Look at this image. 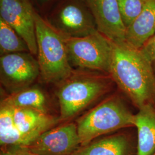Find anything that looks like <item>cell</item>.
Instances as JSON below:
<instances>
[{
	"mask_svg": "<svg viewBox=\"0 0 155 155\" xmlns=\"http://www.w3.org/2000/svg\"><path fill=\"white\" fill-rule=\"evenodd\" d=\"M111 45V78L138 109L155 105V72L148 58L125 41Z\"/></svg>",
	"mask_w": 155,
	"mask_h": 155,
	"instance_id": "cell-1",
	"label": "cell"
},
{
	"mask_svg": "<svg viewBox=\"0 0 155 155\" xmlns=\"http://www.w3.org/2000/svg\"><path fill=\"white\" fill-rule=\"evenodd\" d=\"M35 18L40 78L45 83H61L74 72L68 58L66 36L36 10Z\"/></svg>",
	"mask_w": 155,
	"mask_h": 155,
	"instance_id": "cell-2",
	"label": "cell"
},
{
	"mask_svg": "<svg viewBox=\"0 0 155 155\" xmlns=\"http://www.w3.org/2000/svg\"><path fill=\"white\" fill-rule=\"evenodd\" d=\"M134 124L135 114L116 95L96 106L81 117L76 124L81 147L102 135L122 128L133 127Z\"/></svg>",
	"mask_w": 155,
	"mask_h": 155,
	"instance_id": "cell-3",
	"label": "cell"
},
{
	"mask_svg": "<svg viewBox=\"0 0 155 155\" xmlns=\"http://www.w3.org/2000/svg\"><path fill=\"white\" fill-rule=\"evenodd\" d=\"M61 83L57 91L61 120L77 116L109 89V82L105 77L85 72L74 71Z\"/></svg>",
	"mask_w": 155,
	"mask_h": 155,
	"instance_id": "cell-4",
	"label": "cell"
},
{
	"mask_svg": "<svg viewBox=\"0 0 155 155\" xmlns=\"http://www.w3.org/2000/svg\"><path fill=\"white\" fill-rule=\"evenodd\" d=\"M71 66L109 75L112 55L111 41L97 31L81 38H65Z\"/></svg>",
	"mask_w": 155,
	"mask_h": 155,
	"instance_id": "cell-5",
	"label": "cell"
},
{
	"mask_svg": "<svg viewBox=\"0 0 155 155\" xmlns=\"http://www.w3.org/2000/svg\"><path fill=\"white\" fill-rule=\"evenodd\" d=\"M44 18L66 37L81 38L98 31L92 11L84 0H59Z\"/></svg>",
	"mask_w": 155,
	"mask_h": 155,
	"instance_id": "cell-6",
	"label": "cell"
},
{
	"mask_svg": "<svg viewBox=\"0 0 155 155\" xmlns=\"http://www.w3.org/2000/svg\"><path fill=\"white\" fill-rule=\"evenodd\" d=\"M1 82L12 93L26 89L40 76L37 59L30 52L1 56Z\"/></svg>",
	"mask_w": 155,
	"mask_h": 155,
	"instance_id": "cell-7",
	"label": "cell"
},
{
	"mask_svg": "<svg viewBox=\"0 0 155 155\" xmlns=\"http://www.w3.org/2000/svg\"><path fill=\"white\" fill-rule=\"evenodd\" d=\"M35 12L31 0H0V18L24 40L29 52L37 56Z\"/></svg>",
	"mask_w": 155,
	"mask_h": 155,
	"instance_id": "cell-8",
	"label": "cell"
},
{
	"mask_svg": "<svg viewBox=\"0 0 155 155\" xmlns=\"http://www.w3.org/2000/svg\"><path fill=\"white\" fill-rule=\"evenodd\" d=\"M81 146L77 125L70 122L45 131L24 148L36 155H71Z\"/></svg>",
	"mask_w": 155,
	"mask_h": 155,
	"instance_id": "cell-9",
	"label": "cell"
},
{
	"mask_svg": "<svg viewBox=\"0 0 155 155\" xmlns=\"http://www.w3.org/2000/svg\"><path fill=\"white\" fill-rule=\"evenodd\" d=\"M88 4L98 31L111 41H125L127 28L118 0H90Z\"/></svg>",
	"mask_w": 155,
	"mask_h": 155,
	"instance_id": "cell-10",
	"label": "cell"
},
{
	"mask_svg": "<svg viewBox=\"0 0 155 155\" xmlns=\"http://www.w3.org/2000/svg\"><path fill=\"white\" fill-rule=\"evenodd\" d=\"M12 108L15 125L28 140L29 144L41 134L55 127L61 121L60 118L58 119L45 111L38 109L27 107Z\"/></svg>",
	"mask_w": 155,
	"mask_h": 155,
	"instance_id": "cell-11",
	"label": "cell"
},
{
	"mask_svg": "<svg viewBox=\"0 0 155 155\" xmlns=\"http://www.w3.org/2000/svg\"><path fill=\"white\" fill-rule=\"evenodd\" d=\"M71 155H137V145L127 134L117 133L94 140Z\"/></svg>",
	"mask_w": 155,
	"mask_h": 155,
	"instance_id": "cell-12",
	"label": "cell"
},
{
	"mask_svg": "<svg viewBox=\"0 0 155 155\" xmlns=\"http://www.w3.org/2000/svg\"><path fill=\"white\" fill-rule=\"evenodd\" d=\"M155 34V0H149L143 10L127 28L125 42L140 49Z\"/></svg>",
	"mask_w": 155,
	"mask_h": 155,
	"instance_id": "cell-13",
	"label": "cell"
},
{
	"mask_svg": "<svg viewBox=\"0 0 155 155\" xmlns=\"http://www.w3.org/2000/svg\"><path fill=\"white\" fill-rule=\"evenodd\" d=\"M137 130V155H151L155 151V105L141 107L135 114Z\"/></svg>",
	"mask_w": 155,
	"mask_h": 155,
	"instance_id": "cell-14",
	"label": "cell"
},
{
	"mask_svg": "<svg viewBox=\"0 0 155 155\" xmlns=\"http://www.w3.org/2000/svg\"><path fill=\"white\" fill-rule=\"evenodd\" d=\"M0 144L1 147H26L29 143L16 127L14 121L13 108L1 104Z\"/></svg>",
	"mask_w": 155,
	"mask_h": 155,
	"instance_id": "cell-15",
	"label": "cell"
},
{
	"mask_svg": "<svg viewBox=\"0 0 155 155\" xmlns=\"http://www.w3.org/2000/svg\"><path fill=\"white\" fill-rule=\"evenodd\" d=\"M1 104L12 107L32 108L47 112V100L44 93L36 87H27L11 93Z\"/></svg>",
	"mask_w": 155,
	"mask_h": 155,
	"instance_id": "cell-16",
	"label": "cell"
},
{
	"mask_svg": "<svg viewBox=\"0 0 155 155\" xmlns=\"http://www.w3.org/2000/svg\"><path fill=\"white\" fill-rule=\"evenodd\" d=\"M18 52H29L27 45L11 26L0 18L1 56Z\"/></svg>",
	"mask_w": 155,
	"mask_h": 155,
	"instance_id": "cell-17",
	"label": "cell"
},
{
	"mask_svg": "<svg viewBox=\"0 0 155 155\" xmlns=\"http://www.w3.org/2000/svg\"><path fill=\"white\" fill-rule=\"evenodd\" d=\"M149 0H118L124 23L127 28L143 10Z\"/></svg>",
	"mask_w": 155,
	"mask_h": 155,
	"instance_id": "cell-18",
	"label": "cell"
},
{
	"mask_svg": "<svg viewBox=\"0 0 155 155\" xmlns=\"http://www.w3.org/2000/svg\"><path fill=\"white\" fill-rule=\"evenodd\" d=\"M140 50L149 60L155 72V34L145 43Z\"/></svg>",
	"mask_w": 155,
	"mask_h": 155,
	"instance_id": "cell-19",
	"label": "cell"
},
{
	"mask_svg": "<svg viewBox=\"0 0 155 155\" xmlns=\"http://www.w3.org/2000/svg\"><path fill=\"white\" fill-rule=\"evenodd\" d=\"M35 9L43 16L50 11L59 0H31Z\"/></svg>",
	"mask_w": 155,
	"mask_h": 155,
	"instance_id": "cell-20",
	"label": "cell"
},
{
	"mask_svg": "<svg viewBox=\"0 0 155 155\" xmlns=\"http://www.w3.org/2000/svg\"><path fill=\"white\" fill-rule=\"evenodd\" d=\"M12 149H2L0 155H24L25 150L23 147H11Z\"/></svg>",
	"mask_w": 155,
	"mask_h": 155,
	"instance_id": "cell-21",
	"label": "cell"
},
{
	"mask_svg": "<svg viewBox=\"0 0 155 155\" xmlns=\"http://www.w3.org/2000/svg\"><path fill=\"white\" fill-rule=\"evenodd\" d=\"M24 148V147H23ZM24 148V150H25V153H24V155H35V154H33V153H31L30 152H29L28 150H27V149H25V148Z\"/></svg>",
	"mask_w": 155,
	"mask_h": 155,
	"instance_id": "cell-22",
	"label": "cell"
},
{
	"mask_svg": "<svg viewBox=\"0 0 155 155\" xmlns=\"http://www.w3.org/2000/svg\"><path fill=\"white\" fill-rule=\"evenodd\" d=\"M84 1H86L87 3H89V1H90V0H84Z\"/></svg>",
	"mask_w": 155,
	"mask_h": 155,
	"instance_id": "cell-23",
	"label": "cell"
},
{
	"mask_svg": "<svg viewBox=\"0 0 155 155\" xmlns=\"http://www.w3.org/2000/svg\"><path fill=\"white\" fill-rule=\"evenodd\" d=\"M155 155V152H153V153H152V155Z\"/></svg>",
	"mask_w": 155,
	"mask_h": 155,
	"instance_id": "cell-24",
	"label": "cell"
}]
</instances>
